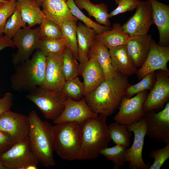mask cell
<instances>
[{"mask_svg": "<svg viewBox=\"0 0 169 169\" xmlns=\"http://www.w3.org/2000/svg\"><path fill=\"white\" fill-rule=\"evenodd\" d=\"M28 116L10 110L0 115V131L8 134L15 143L28 138Z\"/></svg>", "mask_w": 169, "mask_h": 169, "instance_id": "obj_14", "label": "cell"}, {"mask_svg": "<svg viewBox=\"0 0 169 169\" xmlns=\"http://www.w3.org/2000/svg\"><path fill=\"white\" fill-rule=\"evenodd\" d=\"M169 72L157 70L155 72L156 81L147 94L143 109L147 112L163 108L169 98Z\"/></svg>", "mask_w": 169, "mask_h": 169, "instance_id": "obj_12", "label": "cell"}, {"mask_svg": "<svg viewBox=\"0 0 169 169\" xmlns=\"http://www.w3.org/2000/svg\"><path fill=\"white\" fill-rule=\"evenodd\" d=\"M149 156L154 159L153 164L149 169H160L169 158V143L166 144L164 148L151 151Z\"/></svg>", "mask_w": 169, "mask_h": 169, "instance_id": "obj_38", "label": "cell"}, {"mask_svg": "<svg viewBox=\"0 0 169 169\" xmlns=\"http://www.w3.org/2000/svg\"><path fill=\"white\" fill-rule=\"evenodd\" d=\"M126 126L129 131L134 133V137L132 145L127 149L125 162H129L130 169H148L150 166L148 163L146 164L144 162L142 155L146 129L144 117L133 124Z\"/></svg>", "mask_w": 169, "mask_h": 169, "instance_id": "obj_9", "label": "cell"}, {"mask_svg": "<svg viewBox=\"0 0 169 169\" xmlns=\"http://www.w3.org/2000/svg\"><path fill=\"white\" fill-rule=\"evenodd\" d=\"M140 80L135 84H129L125 91V96L126 97L130 98L141 92L146 90L150 91L156 81L155 72L146 74Z\"/></svg>", "mask_w": 169, "mask_h": 169, "instance_id": "obj_32", "label": "cell"}, {"mask_svg": "<svg viewBox=\"0 0 169 169\" xmlns=\"http://www.w3.org/2000/svg\"><path fill=\"white\" fill-rule=\"evenodd\" d=\"M23 20L31 27L40 24L46 18L35 0H17Z\"/></svg>", "mask_w": 169, "mask_h": 169, "instance_id": "obj_25", "label": "cell"}, {"mask_svg": "<svg viewBox=\"0 0 169 169\" xmlns=\"http://www.w3.org/2000/svg\"><path fill=\"white\" fill-rule=\"evenodd\" d=\"M109 52L112 65L118 73L127 77L136 74L137 68L131 59L125 44L113 48Z\"/></svg>", "mask_w": 169, "mask_h": 169, "instance_id": "obj_23", "label": "cell"}, {"mask_svg": "<svg viewBox=\"0 0 169 169\" xmlns=\"http://www.w3.org/2000/svg\"><path fill=\"white\" fill-rule=\"evenodd\" d=\"M127 148L125 146L116 145L112 147H107L103 149L100 151V154L113 163L114 169H120L125 162Z\"/></svg>", "mask_w": 169, "mask_h": 169, "instance_id": "obj_30", "label": "cell"}, {"mask_svg": "<svg viewBox=\"0 0 169 169\" xmlns=\"http://www.w3.org/2000/svg\"><path fill=\"white\" fill-rule=\"evenodd\" d=\"M26 97L37 106L45 118L53 121L62 113L67 98L62 91L50 90L39 87L29 91Z\"/></svg>", "mask_w": 169, "mask_h": 169, "instance_id": "obj_6", "label": "cell"}, {"mask_svg": "<svg viewBox=\"0 0 169 169\" xmlns=\"http://www.w3.org/2000/svg\"><path fill=\"white\" fill-rule=\"evenodd\" d=\"M46 66V56L37 49L30 59L15 66L11 77V88L18 92L31 91L43 84Z\"/></svg>", "mask_w": 169, "mask_h": 169, "instance_id": "obj_4", "label": "cell"}, {"mask_svg": "<svg viewBox=\"0 0 169 169\" xmlns=\"http://www.w3.org/2000/svg\"><path fill=\"white\" fill-rule=\"evenodd\" d=\"M8 1L7 0H0V3H5Z\"/></svg>", "mask_w": 169, "mask_h": 169, "instance_id": "obj_46", "label": "cell"}, {"mask_svg": "<svg viewBox=\"0 0 169 169\" xmlns=\"http://www.w3.org/2000/svg\"><path fill=\"white\" fill-rule=\"evenodd\" d=\"M41 1L42 0H35L36 3L39 6H40Z\"/></svg>", "mask_w": 169, "mask_h": 169, "instance_id": "obj_45", "label": "cell"}, {"mask_svg": "<svg viewBox=\"0 0 169 169\" xmlns=\"http://www.w3.org/2000/svg\"><path fill=\"white\" fill-rule=\"evenodd\" d=\"M63 51L46 56L45 76L42 84L45 90L61 91L66 81L63 68Z\"/></svg>", "mask_w": 169, "mask_h": 169, "instance_id": "obj_15", "label": "cell"}, {"mask_svg": "<svg viewBox=\"0 0 169 169\" xmlns=\"http://www.w3.org/2000/svg\"><path fill=\"white\" fill-rule=\"evenodd\" d=\"M77 7L80 10L84 9L89 16L95 18L98 23L106 27H110L111 23L109 20L107 6L101 3L96 4L90 0H74Z\"/></svg>", "mask_w": 169, "mask_h": 169, "instance_id": "obj_27", "label": "cell"}, {"mask_svg": "<svg viewBox=\"0 0 169 169\" xmlns=\"http://www.w3.org/2000/svg\"><path fill=\"white\" fill-rule=\"evenodd\" d=\"M147 94L146 90L130 98L124 96L119 107V111L114 117L115 121L128 125L141 120L146 114L143 107Z\"/></svg>", "mask_w": 169, "mask_h": 169, "instance_id": "obj_10", "label": "cell"}, {"mask_svg": "<svg viewBox=\"0 0 169 169\" xmlns=\"http://www.w3.org/2000/svg\"><path fill=\"white\" fill-rule=\"evenodd\" d=\"M4 3H0V8L2 7Z\"/></svg>", "mask_w": 169, "mask_h": 169, "instance_id": "obj_47", "label": "cell"}, {"mask_svg": "<svg viewBox=\"0 0 169 169\" xmlns=\"http://www.w3.org/2000/svg\"><path fill=\"white\" fill-rule=\"evenodd\" d=\"M134 14L122 26L130 36L148 34L153 22L151 5L148 0L141 1L136 8Z\"/></svg>", "mask_w": 169, "mask_h": 169, "instance_id": "obj_13", "label": "cell"}, {"mask_svg": "<svg viewBox=\"0 0 169 169\" xmlns=\"http://www.w3.org/2000/svg\"><path fill=\"white\" fill-rule=\"evenodd\" d=\"M141 0H115L117 7L109 13L110 18L124 13L132 11L136 9L137 5Z\"/></svg>", "mask_w": 169, "mask_h": 169, "instance_id": "obj_40", "label": "cell"}, {"mask_svg": "<svg viewBox=\"0 0 169 169\" xmlns=\"http://www.w3.org/2000/svg\"><path fill=\"white\" fill-rule=\"evenodd\" d=\"M40 6L46 18L60 27L65 22L78 20L72 14L65 0H42Z\"/></svg>", "mask_w": 169, "mask_h": 169, "instance_id": "obj_19", "label": "cell"}, {"mask_svg": "<svg viewBox=\"0 0 169 169\" xmlns=\"http://www.w3.org/2000/svg\"><path fill=\"white\" fill-rule=\"evenodd\" d=\"M7 0L8 1H9V0Z\"/></svg>", "mask_w": 169, "mask_h": 169, "instance_id": "obj_48", "label": "cell"}, {"mask_svg": "<svg viewBox=\"0 0 169 169\" xmlns=\"http://www.w3.org/2000/svg\"><path fill=\"white\" fill-rule=\"evenodd\" d=\"M152 9L153 24L158 29L159 39L158 44L168 46L169 44V6L157 0H147Z\"/></svg>", "mask_w": 169, "mask_h": 169, "instance_id": "obj_20", "label": "cell"}, {"mask_svg": "<svg viewBox=\"0 0 169 169\" xmlns=\"http://www.w3.org/2000/svg\"><path fill=\"white\" fill-rule=\"evenodd\" d=\"M67 3L73 15L78 20L82 21L87 27L93 29L96 35L111 29L110 27L100 24L85 15L77 7L74 0H67Z\"/></svg>", "mask_w": 169, "mask_h": 169, "instance_id": "obj_31", "label": "cell"}, {"mask_svg": "<svg viewBox=\"0 0 169 169\" xmlns=\"http://www.w3.org/2000/svg\"><path fill=\"white\" fill-rule=\"evenodd\" d=\"M88 57L97 61L103 71L105 79H113L117 76L118 73L112 65L109 50L95 38L90 49Z\"/></svg>", "mask_w": 169, "mask_h": 169, "instance_id": "obj_22", "label": "cell"}, {"mask_svg": "<svg viewBox=\"0 0 169 169\" xmlns=\"http://www.w3.org/2000/svg\"><path fill=\"white\" fill-rule=\"evenodd\" d=\"M52 127L54 151L66 161L80 160L82 140L81 123L62 122Z\"/></svg>", "mask_w": 169, "mask_h": 169, "instance_id": "obj_5", "label": "cell"}, {"mask_svg": "<svg viewBox=\"0 0 169 169\" xmlns=\"http://www.w3.org/2000/svg\"><path fill=\"white\" fill-rule=\"evenodd\" d=\"M6 169H37L39 162L30 148L28 138L17 143L0 156Z\"/></svg>", "mask_w": 169, "mask_h": 169, "instance_id": "obj_7", "label": "cell"}, {"mask_svg": "<svg viewBox=\"0 0 169 169\" xmlns=\"http://www.w3.org/2000/svg\"><path fill=\"white\" fill-rule=\"evenodd\" d=\"M98 115L92 111L84 97L78 101L67 97L63 112L57 119L53 121L55 124L69 122L81 123Z\"/></svg>", "mask_w": 169, "mask_h": 169, "instance_id": "obj_17", "label": "cell"}, {"mask_svg": "<svg viewBox=\"0 0 169 169\" xmlns=\"http://www.w3.org/2000/svg\"><path fill=\"white\" fill-rule=\"evenodd\" d=\"M144 118L146 123V135L159 142L169 143V102L157 113L146 112Z\"/></svg>", "mask_w": 169, "mask_h": 169, "instance_id": "obj_11", "label": "cell"}, {"mask_svg": "<svg viewBox=\"0 0 169 169\" xmlns=\"http://www.w3.org/2000/svg\"><path fill=\"white\" fill-rule=\"evenodd\" d=\"M13 38L14 45L18 49L12 59L15 66L29 59L34 50L37 49L41 38L40 27L32 29L26 26L19 29Z\"/></svg>", "mask_w": 169, "mask_h": 169, "instance_id": "obj_8", "label": "cell"}, {"mask_svg": "<svg viewBox=\"0 0 169 169\" xmlns=\"http://www.w3.org/2000/svg\"></svg>", "mask_w": 169, "mask_h": 169, "instance_id": "obj_50", "label": "cell"}, {"mask_svg": "<svg viewBox=\"0 0 169 169\" xmlns=\"http://www.w3.org/2000/svg\"><path fill=\"white\" fill-rule=\"evenodd\" d=\"M15 143L8 134L0 131V156L8 150Z\"/></svg>", "mask_w": 169, "mask_h": 169, "instance_id": "obj_41", "label": "cell"}, {"mask_svg": "<svg viewBox=\"0 0 169 169\" xmlns=\"http://www.w3.org/2000/svg\"><path fill=\"white\" fill-rule=\"evenodd\" d=\"M8 47L15 48L13 39L6 35L0 37V51Z\"/></svg>", "mask_w": 169, "mask_h": 169, "instance_id": "obj_43", "label": "cell"}, {"mask_svg": "<svg viewBox=\"0 0 169 169\" xmlns=\"http://www.w3.org/2000/svg\"><path fill=\"white\" fill-rule=\"evenodd\" d=\"M73 54L66 46L63 51V68L66 80L80 75L79 64Z\"/></svg>", "mask_w": 169, "mask_h": 169, "instance_id": "obj_33", "label": "cell"}, {"mask_svg": "<svg viewBox=\"0 0 169 169\" xmlns=\"http://www.w3.org/2000/svg\"><path fill=\"white\" fill-rule=\"evenodd\" d=\"M26 23L23 20L17 5L14 11L6 22L3 33L12 38L19 29L26 26Z\"/></svg>", "mask_w": 169, "mask_h": 169, "instance_id": "obj_36", "label": "cell"}, {"mask_svg": "<svg viewBox=\"0 0 169 169\" xmlns=\"http://www.w3.org/2000/svg\"><path fill=\"white\" fill-rule=\"evenodd\" d=\"M0 169H6L5 166L0 161Z\"/></svg>", "mask_w": 169, "mask_h": 169, "instance_id": "obj_44", "label": "cell"}, {"mask_svg": "<svg viewBox=\"0 0 169 169\" xmlns=\"http://www.w3.org/2000/svg\"><path fill=\"white\" fill-rule=\"evenodd\" d=\"M152 38L147 34L143 35L129 36L125 44L128 54L137 68L144 63L149 53Z\"/></svg>", "mask_w": 169, "mask_h": 169, "instance_id": "obj_18", "label": "cell"}, {"mask_svg": "<svg viewBox=\"0 0 169 169\" xmlns=\"http://www.w3.org/2000/svg\"><path fill=\"white\" fill-rule=\"evenodd\" d=\"M129 36L120 23H114L112 28L96 35L95 38L109 50L125 44Z\"/></svg>", "mask_w": 169, "mask_h": 169, "instance_id": "obj_26", "label": "cell"}, {"mask_svg": "<svg viewBox=\"0 0 169 169\" xmlns=\"http://www.w3.org/2000/svg\"><path fill=\"white\" fill-rule=\"evenodd\" d=\"M81 76L83 79L84 97L96 89L105 79L102 68L97 61L93 58L89 59Z\"/></svg>", "mask_w": 169, "mask_h": 169, "instance_id": "obj_24", "label": "cell"}, {"mask_svg": "<svg viewBox=\"0 0 169 169\" xmlns=\"http://www.w3.org/2000/svg\"><path fill=\"white\" fill-rule=\"evenodd\" d=\"M13 95L10 93H5L3 98L0 99V115L9 110L13 105Z\"/></svg>", "mask_w": 169, "mask_h": 169, "instance_id": "obj_42", "label": "cell"}, {"mask_svg": "<svg viewBox=\"0 0 169 169\" xmlns=\"http://www.w3.org/2000/svg\"><path fill=\"white\" fill-rule=\"evenodd\" d=\"M39 27L41 38H45L57 39L62 38L60 27L52 20L46 18L41 23Z\"/></svg>", "mask_w": 169, "mask_h": 169, "instance_id": "obj_37", "label": "cell"}, {"mask_svg": "<svg viewBox=\"0 0 169 169\" xmlns=\"http://www.w3.org/2000/svg\"><path fill=\"white\" fill-rule=\"evenodd\" d=\"M77 21H71L64 23L60 27L66 46L71 51L76 59L78 60L76 33Z\"/></svg>", "mask_w": 169, "mask_h": 169, "instance_id": "obj_28", "label": "cell"}, {"mask_svg": "<svg viewBox=\"0 0 169 169\" xmlns=\"http://www.w3.org/2000/svg\"><path fill=\"white\" fill-rule=\"evenodd\" d=\"M84 85L78 77L66 80L62 91L66 96L75 100H79L84 97Z\"/></svg>", "mask_w": 169, "mask_h": 169, "instance_id": "obj_34", "label": "cell"}, {"mask_svg": "<svg viewBox=\"0 0 169 169\" xmlns=\"http://www.w3.org/2000/svg\"><path fill=\"white\" fill-rule=\"evenodd\" d=\"M169 47L160 46L152 39L147 56L142 66L137 69V78L140 80L146 74L157 70L169 72Z\"/></svg>", "mask_w": 169, "mask_h": 169, "instance_id": "obj_16", "label": "cell"}, {"mask_svg": "<svg viewBox=\"0 0 169 169\" xmlns=\"http://www.w3.org/2000/svg\"><path fill=\"white\" fill-rule=\"evenodd\" d=\"M66 0L67 1V0Z\"/></svg>", "mask_w": 169, "mask_h": 169, "instance_id": "obj_49", "label": "cell"}, {"mask_svg": "<svg viewBox=\"0 0 169 169\" xmlns=\"http://www.w3.org/2000/svg\"><path fill=\"white\" fill-rule=\"evenodd\" d=\"M105 115L99 114L81 123L82 140L80 160L98 157L100 151L108 147L111 139Z\"/></svg>", "mask_w": 169, "mask_h": 169, "instance_id": "obj_3", "label": "cell"}, {"mask_svg": "<svg viewBox=\"0 0 169 169\" xmlns=\"http://www.w3.org/2000/svg\"><path fill=\"white\" fill-rule=\"evenodd\" d=\"M76 33L77 40L78 60L80 75L89 59L88 54L90 48L93 45L96 35L95 31L85 25L79 23Z\"/></svg>", "mask_w": 169, "mask_h": 169, "instance_id": "obj_21", "label": "cell"}, {"mask_svg": "<svg viewBox=\"0 0 169 169\" xmlns=\"http://www.w3.org/2000/svg\"><path fill=\"white\" fill-rule=\"evenodd\" d=\"M17 6V0H10L0 8V37L3 36L7 19L14 12Z\"/></svg>", "mask_w": 169, "mask_h": 169, "instance_id": "obj_39", "label": "cell"}, {"mask_svg": "<svg viewBox=\"0 0 169 169\" xmlns=\"http://www.w3.org/2000/svg\"><path fill=\"white\" fill-rule=\"evenodd\" d=\"M66 47L63 38L53 39L43 38H41L37 49L47 56L62 52Z\"/></svg>", "mask_w": 169, "mask_h": 169, "instance_id": "obj_35", "label": "cell"}, {"mask_svg": "<svg viewBox=\"0 0 169 169\" xmlns=\"http://www.w3.org/2000/svg\"><path fill=\"white\" fill-rule=\"evenodd\" d=\"M28 116L29 122L28 138L34 156L43 166L49 167L55 166L53 125L42 120L34 110L31 111Z\"/></svg>", "mask_w": 169, "mask_h": 169, "instance_id": "obj_2", "label": "cell"}, {"mask_svg": "<svg viewBox=\"0 0 169 169\" xmlns=\"http://www.w3.org/2000/svg\"><path fill=\"white\" fill-rule=\"evenodd\" d=\"M129 84L127 76L118 73L115 78L105 79L84 97L94 113L107 117L119 108Z\"/></svg>", "mask_w": 169, "mask_h": 169, "instance_id": "obj_1", "label": "cell"}, {"mask_svg": "<svg viewBox=\"0 0 169 169\" xmlns=\"http://www.w3.org/2000/svg\"><path fill=\"white\" fill-rule=\"evenodd\" d=\"M108 127L111 140L115 144L130 147L132 134L127 130L126 125L115 121Z\"/></svg>", "mask_w": 169, "mask_h": 169, "instance_id": "obj_29", "label": "cell"}]
</instances>
